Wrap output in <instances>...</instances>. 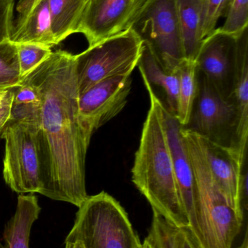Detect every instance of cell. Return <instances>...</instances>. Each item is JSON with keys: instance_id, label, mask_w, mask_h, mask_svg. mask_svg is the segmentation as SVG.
Here are the masks:
<instances>
[{"instance_id": "cell-23", "label": "cell", "mask_w": 248, "mask_h": 248, "mask_svg": "<svg viewBox=\"0 0 248 248\" xmlns=\"http://www.w3.org/2000/svg\"><path fill=\"white\" fill-rule=\"evenodd\" d=\"M16 45L21 79L52 52L51 48L37 44H17Z\"/></svg>"}, {"instance_id": "cell-5", "label": "cell", "mask_w": 248, "mask_h": 248, "mask_svg": "<svg viewBox=\"0 0 248 248\" xmlns=\"http://www.w3.org/2000/svg\"><path fill=\"white\" fill-rule=\"evenodd\" d=\"M143 46L144 40L131 29L76 55L79 94L106 78L131 75L138 66Z\"/></svg>"}, {"instance_id": "cell-29", "label": "cell", "mask_w": 248, "mask_h": 248, "mask_svg": "<svg viewBox=\"0 0 248 248\" xmlns=\"http://www.w3.org/2000/svg\"><path fill=\"white\" fill-rule=\"evenodd\" d=\"M42 0H20L17 4V16L14 20H19L23 18L25 16L30 12L32 8L35 7Z\"/></svg>"}, {"instance_id": "cell-18", "label": "cell", "mask_w": 248, "mask_h": 248, "mask_svg": "<svg viewBox=\"0 0 248 248\" xmlns=\"http://www.w3.org/2000/svg\"><path fill=\"white\" fill-rule=\"evenodd\" d=\"M185 59L195 61L202 45V0H176Z\"/></svg>"}, {"instance_id": "cell-20", "label": "cell", "mask_w": 248, "mask_h": 248, "mask_svg": "<svg viewBox=\"0 0 248 248\" xmlns=\"http://www.w3.org/2000/svg\"><path fill=\"white\" fill-rule=\"evenodd\" d=\"M179 97L176 117L181 126L189 122L198 92V66L195 61L183 59L177 68Z\"/></svg>"}, {"instance_id": "cell-28", "label": "cell", "mask_w": 248, "mask_h": 248, "mask_svg": "<svg viewBox=\"0 0 248 248\" xmlns=\"http://www.w3.org/2000/svg\"><path fill=\"white\" fill-rule=\"evenodd\" d=\"M173 238L176 248H199L188 229H178L174 227Z\"/></svg>"}, {"instance_id": "cell-24", "label": "cell", "mask_w": 248, "mask_h": 248, "mask_svg": "<svg viewBox=\"0 0 248 248\" xmlns=\"http://www.w3.org/2000/svg\"><path fill=\"white\" fill-rule=\"evenodd\" d=\"M230 0H202V37L205 39L216 29L218 20L225 14Z\"/></svg>"}, {"instance_id": "cell-30", "label": "cell", "mask_w": 248, "mask_h": 248, "mask_svg": "<svg viewBox=\"0 0 248 248\" xmlns=\"http://www.w3.org/2000/svg\"><path fill=\"white\" fill-rule=\"evenodd\" d=\"M65 248H85V247L80 240H74L72 242H65Z\"/></svg>"}, {"instance_id": "cell-31", "label": "cell", "mask_w": 248, "mask_h": 248, "mask_svg": "<svg viewBox=\"0 0 248 248\" xmlns=\"http://www.w3.org/2000/svg\"><path fill=\"white\" fill-rule=\"evenodd\" d=\"M141 248H158L157 247L155 244L153 243L152 240L147 237V238L144 240V243L142 244V247Z\"/></svg>"}, {"instance_id": "cell-32", "label": "cell", "mask_w": 248, "mask_h": 248, "mask_svg": "<svg viewBox=\"0 0 248 248\" xmlns=\"http://www.w3.org/2000/svg\"><path fill=\"white\" fill-rule=\"evenodd\" d=\"M238 248H248V232L246 230V234H245L244 239L242 242L241 245Z\"/></svg>"}, {"instance_id": "cell-27", "label": "cell", "mask_w": 248, "mask_h": 248, "mask_svg": "<svg viewBox=\"0 0 248 248\" xmlns=\"http://www.w3.org/2000/svg\"><path fill=\"white\" fill-rule=\"evenodd\" d=\"M13 88L6 90L0 100V135L3 128L10 121L11 116L12 106L14 97Z\"/></svg>"}, {"instance_id": "cell-12", "label": "cell", "mask_w": 248, "mask_h": 248, "mask_svg": "<svg viewBox=\"0 0 248 248\" xmlns=\"http://www.w3.org/2000/svg\"><path fill=\"white\" fill-rule=\"evenodd\" d=\"M199 137V136H198ZM201 147L214 179L230 206L244 219L243 201L247 192V157L199 137Z\"/></svg>"}, {"instance_id": "cell-9", "label": "cell", "mask_w": 248, "mask_h": 248, "mask_svg": "<svg viewBox=\"0 0 248 248\" xmlns=\"http://www.w3.org/2000/svg\"><path fill=\"white\" fill-rule=\"evenodd\" d=\"M153 0H90L79 33L89 46L132 29Z\"/></svg>"}, {"instance_id": "cell-3", "label": "cell", "mask_w": 248, "mask_h": 248, "mask_svg": "<svg viewBox=\"0 0 248 248\" xmlns=\"http://www.w3.org/2000/svg\"><path fill=\"white\" fill-rule=\"evenodd\" d=\"M181 133L193 168L196 186V215L199 248H232L243 218L227 202L214 179L199 137L181 127Z\"/></svg>"}, {"instance_id": "cell-10", "label": "cell", "mask_w": 248, "mask_h": 248, "mask_svg": "<svg viewBox=\"0 0 248 248\" xmlns=\"http://www.w3.org/2000/svg\"><path fill=\"white\" fill-rule=\"evenodd\" d=\"M131 75L106 78L79 95V118L87 141L102 125L117 116L127 104Z\"/></svg>"}, {"instance_id": "cell-17", "label": "cell", "mask_w": 248, "mask_h": 248, "mask_svg": "<svg viewBox=\"0 0 248 248\" xmlns=\"http://www.w3.org/2000/svg\"><path fill=\"white\" fill-rule=\"evenodd\" d=\"M141 76L151 87H160L165 94L166 108L176 116L179 97V76L178 70L169 72L159 62L155 54L144 41L142 53L138 63Z\"/></svg>"}, {"instance_id": "cell-14", "label": "cell", "mask_w": 248, "mask_h": 248, "mask_svg": "<svg viewBox=\"0 0 248 248\" xmlns=\"http://www.w3.org/2000/svg\"><path fill=\"white\" fill-rule=\"evenodd\" d=\"M237 64L230 102L239 116V139L243 154H248V29L237 37Z\"/></svg>"}, {"instance_id": "cell-1", "label": "cell", "mask_w": 248, "mask_h": 248, "mask_svg": "<svg viewBox=\"0 0 248 248\" xmlns=\"http://www.w3.org/2000/svg\"><path fill=\"white\" fill-rule=\"evenodd\" d=\"M21 80L33 84L41 96L39 194L79 208L88 197L85 161L90 142L79 118L76 55L52 52Z\"/></svg>"}, {"instance_id": "cell-7", "label": "cell", "mask_w": 248, "mask_h": 248, "mask_svg": "<svg viewBox=\"0 0 248 248\" xmlns=\"http://www.w3.org/2000/svg\"><path fill=\"white\" fill-rule=\"evenodd\" d=\"M198 92L189 122L183 129L228 149L242 159L248 157L240 150L239 116L232 103L223 99L198 69Z\"/></svg>"}, {"instance_id": "cell-26", "label": "cell", "mask_w": 248, "mask_h": 248, "mask_svg": "<svg viewBox=\"0 0 248 248\" xmlns=\"http://www.w3.org/2000/svg\"><path fill=\"white\" fill-rule=\"evenodd\" d=\"M15 0H0V42L10 39L14 26Z\"/></svg>"}, {"instance_id": "cell-13", "label": "cell", "mask_w": 248, "mask_h": 248, "mask_svg": "<svg viewBox=\"0 0 248 248\" xmlns=\"http://www.w3.org/2000/svg\"><path fill=\"white\" fill-rule=\"evenodd\" d=\"M163 124L171 155L175 179L183 211L189 221V230L195 241L199 238L196 215V186L193 168L181 133V125L163 103Z\"/></svg>"}, {"instance_id": "cell-25", "label": "cell", "mask_w": 248, "mask_h": 248, "mask_svg": "<svg viewBox=\"0 0 248 248\" xmlns=\"http://www.w3.org/2000/svg\"><path fill=\"white\" fill-rule=\"evenodd\" d=\"M173 229V225L157 213L153 212L152 223L148 237L158 248H176Z\"/></svg>"}, {"instance_id": "cell-16", "label": "cell", "mask_w": 248, "mask_h": 248, "mask_svg": "<svg viewBox=\"0 0 248 248\" xmlns=\"http://www.w3.org/2000/svg\"><path fill=\"white\" fill-rule=\"evenodd\" d=\"M41 211L36 195L20 194L16 212L4 227V243L0 240V248H29L31 230Z\"/></svg>"}, {"instance_id": "cell-8", "label": "cell", "mask_w": 248, "mask_h": 248, "mask_svg": "<svg viewBox=\"0 0 248 248\" xmlns=\"http://www.w3.org/2000/svg\"><path fill=\"white\" fill-rule=\"evenodd\" d=\"M132 29L166 71H176L185 59L176 0H153Z\"/></svg>"}, {"instance_id": "cell-19", "label": "cell", "mask_w": 248, "mask_h": 248, "mask_svg": "<svg viewBox=\"0 0 248 248\" xmlns=\"http://www.w3.org/2000/svg\"><path fill=\"white\" fill-rule=\"evenodd\" d=\"M51 25L57 45L79 33L80 23L90 0H48Z\"/></svg>"}, {"instance_id": "cell-22", "label": "cell", "mask_w": 248, "mask_h": 248, "mask_svg": "<svg viewBox=\"0 0 248 248\" xmlns=\"http://www.w3.org/2000/svg\"><path fill=\"white\" fill-rule=\"evenodd\" d=\"M226 20L219 30L237 38L248 29V0H230L226 10Z\"/></svg>"}, {"instance_id": "cell-6", "label": "cell", "mask_w": 248, "mask_h": 248, "mask_svg": "<svg viewBox=\"0 0 248 248\" xmlns=\"http://www.w3.org/2000/svg\"><path fill=\"white\" fill-rule=\"evenodd\" d=\"M0 137L4 140L3 178L5 183L17 193H40L42 173L39 125L10 121Z\"/></svg>"}, {"instance_id": "cell-2", "label": "cell", "mask_w": 248, "mask_h": 248, "mask_svg": "<svg viewBox=\"0 0 248 248\" xmlns=\"http://www.w3.org/2000/svg\"><path fill=\"white\" fill-rule=\"evenodd\" d=\"M142 78L151 106L135 154L131 170L132 181L149 202L153 212L176 228L189 230V221L181 202L163 124V102L157 97L148 81L144 77Z\"/></svg>"}, {"instance_id": "cell-4", "label": "cell", "mask_w": 248, "mask_h": 248, "mask_svg": "<svg viewBox=\"0 0 248 248\" xmlns=\"http://www.w3.org/2000/svg\"><path fill=\"white\" fill-rule=\"evenodd\" d=\"M76 213L65 242L80 240L85 248H141L123 207L107 192L87 197Z\"/></svg>"}, {"instance_id": "cell-21", "label": "cell", "mask_w": 248, "mask_h": 248, "mask_svg": "<svg viewBox=\"0 0 248 248\" xmlns=\"http://www.w3.org/2000/svg\"><path fill=\"white\" fill-rule=\"evenodd\" d=\"M20 81L17 45L9 39L0 42V91L17 87Z\"/></svg>"}, {"instance_id": "cell-11", "label": "cell", "mask_w": 248, "mask_h": 248, "mask_svg": "<svg viewBox=\"0 0 248 248\" xmlns=\"http://www.w3.org/2000/svg\"><path fill=\"white\" fill-rule=\"evenodd\" d=\"M237 38L216 29L202 41L195 62L220 96L230 101L237 64Z\"/></svg>"}, {"instance_id": "cell-15", "label": "cell", "mask_w": 248, "mask_h": 248, "mask_svg": "<svg viewBox=\"0 0 248 248\" xmlns=\"http://www.w3.org/2000/svg\"><path fill=\"white\" fill-rule=\"evenodd\" d=\"M16 44H37L52 48L57 45L51 25L49 1L42 0L26 16L14 20L10 39Z\"/></svg>"}]
</instances>
